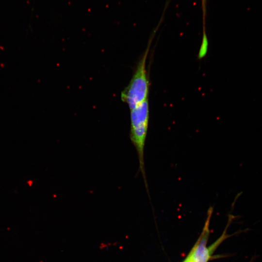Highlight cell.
Instances as JSON below:
<instances>
[{
  "mask_svg": "<svg viewBox=\"0 0 262 262\" xmlns=\"http://www.w3.org/2000/svg\"><path fill=\"white\" fill-rule=\"evenodd\" d=\"M130 138L138 157L139 170L147 186L144 164V147L147 133L149 120L148 99L130 110Z\"/></svg>",
  "mask_w": 262,
  "mask_h": 262,
  "instance_id": "obj_1",
  "label": "cell"
},
{
  "mask_svg": "<svg viewBox=\"0 0 262 262\" xmlns=\"http://www.w3.org/2000/svg\"><path fill=\"white\" fill-rule=\"evenodd\" d=\"M150 46L149 44L137 64L129 84L121 94V99L127 103L130 110L148 99L149 82L146 65Z\"/></svg>",
  "mask_w": 262,
  "mask_h": 262,
  "instance_id": "obj_2",
  "label": "cell"
},
{
  "mask_svg": "<svg viewBox=\"0 0 262 262\" xmlns=\"http://www.w3.org/2000/svg\"><path fill=\"white\" fill-rule=\"evenodd\" d=\"M212 213V208L208 211L207 221L202 234L192 249L184 262H207L209 260L211 251L206 247L209 234V224Z\"/></svg>",
  "mask_w": 262,
  "mask_h": 262,
  "instance_id": "obj_3",
  "label": "cell"
},
{
  "mask_svg": "<svg viewBox=\"0 0 262 262\" xmlns=\"http://www.w3.org/2000/svg\"><path fill=\"white\" fill-rule=\"evenodd\" d=\"M201 1H202V7L203 18H204L205 13H206V0H201Z\"/></svg>",
  "mask_w": 262,
  "mask_h": 262,
  "instance_id": "obj_4",
  "label": "cell"
}]
</instances>
